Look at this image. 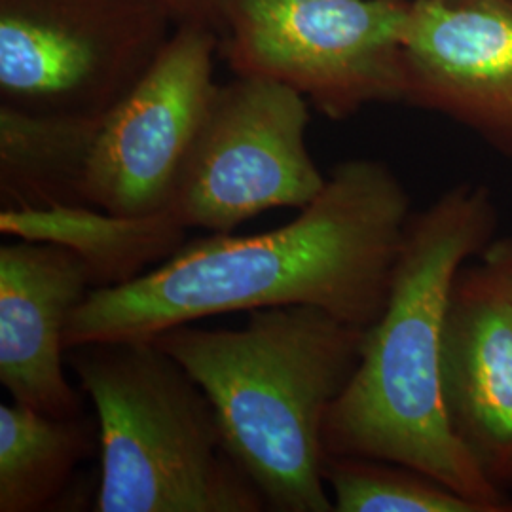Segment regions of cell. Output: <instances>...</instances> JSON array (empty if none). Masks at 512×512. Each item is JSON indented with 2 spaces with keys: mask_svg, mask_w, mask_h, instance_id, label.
<instances>
[{
  "mask_svg": "<svg viewBox=\"0 0 512 512\" xmlns=\"http://www.w3.org/2000/svg\"><path fill=\"white\" fill-rule=\"evenodd\" d=\"M512 300V236L495 238L478 258Z\"/></svg>",
  "mask_w": 512,
  "mask_h": 512,
  "instance_id": "e0dca14e",
  "label": "cell"
},
{
  "mask_svg": "<svg viewBox=\"0 0 512 512\" xmlns=\"http://www.w3.org/2000/svg\"><path fill=\"white\" fill-rule=\"evenodd\" d=\"M0 230L73 249L90 266L93 289L122 285L145 274L148 264L175 255L184 238L162 213L122 219L90 207L0 211Z\"/></svg>",
  "mask_w": 512,
  "mask_h": 512,
  "instance_id": "5bb4252c",
  "label": "cell"
},
{
  "mask_svg": "<svg viewBox=\"0 0 512 512\" xmlns=\"http://www.w3.org/2000/svg\"><path fill=\"white\" fill-rule=\"evenodd\" d=\"M177 25H203L220 37L228 0H156Z\"/></svg>",
  "mask_w": 512,
  "mask_h": 512,
  "instance_id": "2e32d148",
  "label": "cell"
},
{
  "mask_svg": "<svg viewBox=\"0 0 512 512\" xmlns=\"http://www.w3.org/2000/svg\"><path fill=\"white\" fill-rule=\"evenodd\" d=\"M99 118L0 105L2 211L82 207V177Z\"/></svg>",
  "mask_w": 512,
  "mask_h": 512,
  "instance_id": "7c38bea8",
  "label": "cell"
},
{
  "mask_svg": "<svg viewBox=\"0 0 512 512\" xmlns=\"http://www.w3.org/2000/svg\"><path fill=\"white\" fill-rule=\"evenodd\" d=\"M410 219V196L389 165L348 160L289 224L194 239L128 283L92 289L67 325L65 348L152 340L205 317L291 304L366 330L384 311Z\"/></svg>",
  "mask_w": 512,
  "mask_h": 512,
  "instance_id": "6da1fadb",
  "label": "cell"
},
{
  "mask_svg": "<svg viewBox=\"0 0 512 512\" xmlns=\"http://www.w3.org/2000/svg\"><path fill=\"white\" fill-rule=\"evenodd\" d=\"M408 0H228L220 48L236 76L302 93L330 120L404 101Z\"/></svg>",
  "mask_w": 512,
  "mask_h": 512,
  "instance_id": "5b68a950",
  "label": "cell"
},
{
  "mask_svg": "<svg viewBox=\"0 0 512 512\" xmlns=\"http://www.w3.org/2000/svg\"><path fill=\"white\" fill-rule=\"evenodd\" d=\"M308 126L310 103L291 86L258 76L217 86L162 215L181 232L232 234L264 211L304 209L327 184Z\"/></svg>",
  "mask_w": 512,
  "mask_h": 512,
  "instance_id": "8992f818",
  "label": "cell"
},
{
  "mask_svg": "<svg viewBox=\"0 0 512 512\" xmlns=\"http://www.w3.org/2000/svg\"><path fill=\"white\" fill-rule=\"evenodd\" d=\"M67 361L99 423L95 511H268L202 387L154 340L90 342Z\"/></svg>",
  "mask_w": 512,
  "mask_h": 512,
  "instance_id": "277c9868",
  "label": "cell"
},
{
  "mask_svg": "<svg viewBox=\"0 0 512 512\" xmlns=\"http://www.w3.org/2000/svg\"><path fill=\"white\" fill-rule=\"evenodd\" d=\"M446 418L480 475L512 490V300L478 260L454 283L444 323Z\"/></svg>",
  "mask_w": 512,
  "mask_h": 512,
  "instance_id": "30bf717a",
  "label": "cell"
},
{
  "mask_svg": "<svg viewBox=\"0 0 512 512\" xmlns=\"http://www.w3.org/2000/svg\"><path fill=\"white\" fill-rule=\"evenodd\" d=\"M217 31L177 25L143 76L93 131L82 207L122 219L162 213L217 92Z\"/></svg>",
  "mask_w": 512,
  "mask_h": 512,
  "instance_id": "ba28073f",
  "label": "cell"
},
{
  "mask_svg": "<svg viewBox=\"0 0 512 512\" xmlns=\"http://www.w3.org/2000/svg\"><path fill=\"white\" fill-rule=\"evenodd\" d=\"M488 186L461 183L412 215L382 315L365 330L348 387L323 427L327 456L412 467L482 505L512 512L459 444L442 401V344L452 289L497 234Z\"/></svg>",
  "mask_w": 512,
  "mask_h": 512,
  "instance_id": "7a4b0ae2",
  "label": "cell"
},
{
  "mask_svg": "<svg viewBox=\"0 0 512 512\" xmlns=\"http://www.w3.org/2000/svg\"><path fill=\"white\" fill-rule=\"evenodd\" d=\"M99 454V423L0 404V512L50 511L80 463Z\"/></svg>",
  "mask_w": 512,
  "mask_h": 512,
  "instance_id": "4fadbf2b",
  "label": "cell"
},
{
  "mask_svg": "<svg viewBox=\"0 0 512 512\" xmlns=\"http://www.w3.org/2000/svg\"><path fill=\"white\" fill-rule=\"evenodd\" d=\"M323 478L336 512H486L439 480L384 459L327 456Z\"/></svg>",
  "mask_w": 512,
  "mask_h": 512,
  "instance_id": "9a60e30c",
  "label": "cell"
},
{
  "mask_svg": "<svg viewBox=\"0 0 512 512\" xmlns=\"http://www.w3.org/2000/svg\"><path fill=\"white\" fill-rule=\"evenodd\" d=\"M152 340L202 387L226 452L268 511H334L323 427L359 365L365 329L291 304L249 311L243 329L186 323Z\"/></svg>",
  "mask_w": 512,
  "mask_h": 512,
  "instance_id": "3957f363",
  "label": "cell"
},
{
  "mask_svg": "<svg viewBox=\"0 0 512 512\" xmlns=\"http://www.w3.org/2000/svg\"><path fill=\"white\" fill-rule=\"evenodd\" d=\"M93 289L86 260L38 239L0 247V384L12 401L55 418L84 414L65 376V332Z\"/></svg>",
  "mask_w": 512,
  "mask_h": 512,
  "instance_id": "8fae6325",
  "label": "cell"
},
{
  "mask_svg": "<svg viewBox=\"0 0 512 512\" xmlns=\"http://www.w3.org/2000/svg\"><path fill=\"white\" fill-rule=\"evenodd\" d=\"M404 101L512 158V0H408Z\"/></svg>",
  "mask_w": 512,
  "mask_h": 512,
  "instance_id": "9c48e42d",
  "label": "cell"
},
{
  "mask_svg": "<svg viewBox=\"0 0 512 512\" xmlns=\"http://www.w3.org/2000/svg\"><path fill=\"white\" fill-rule=\"evenodd\" d=\"M446 2H473V0H446Z\"/></svg>",
  "mask_w": 512,
  "mask_h": 512,
  "instance_id": "ac0fdd59",
  "label": "cell"
},
{
  "mask_svg": "<svg viewBox=\"0 0 512 512\" xmlns=\"http://www.w3.org/2000/svg\"><path fill=\"white\" fill-rule=\"evenodd\" d=\"M156 0H0L2 105L99 118L171 37Z\"/></svg>",
  "mask_w": 512,
  "mask_h": 512,
  "instance_id": "52a82bcc",
  "label": "cell"
}]
</instances>
